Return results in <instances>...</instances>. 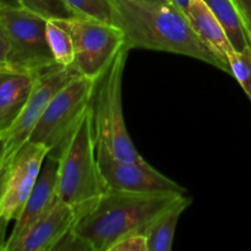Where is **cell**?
Returning <instances> with one entry per match:
<instances>
[{
	"label": "cell",
	"mask_w": 251,
	"mask_h": 251,
	"mask_svg": "<svg viewBox=\"0 0 251 251\" xmlns=\"http://www.w3.org/2000/svg\"><path fill=\"white\" fill-rule=\"evenodd\" d=\"M112 24L124 36V47L168 51L205 61L229 74L227 66L203 43L188 16L174 4L142 0H110Z\"/></svg>",
	"instance_id": "obj_1"
},
{
	"label": "cell",
	"mask_w": 251,
	"mask_h": 251,
	"mask_svg": "<svg viewBox=\"0 0 251 251\" xmlns=\"http://www.w3.org/2000/svg\"><path fill=\"white\" fill-rule=\"evenodd\" d=\"M186 195L176 193H135L107 189L78 211L70 232L90 251H109L132 233H145L158 216Z\"/></svg>",
	"instance_id": "obj_2"
},
{
	"label": "cell",
	"mask_w": 251,
	"mask_h": 251,
	"mask_svg": "<svg viewBox=\"0 0 251 251\" xmlns=\"http://www.w3.org/2000/svg\"><path fill=\"white\" fill-rule=\"evenodd\" d=\"M59 199L76 210L92 203L107 188L97 159V142L91 105L58 153Z\"/></svg>",
	"instance_id": "obj_3"
},
{
	"label": "cell",
	"mask_w": 251,
	"mask_h": 251,
	"mask_svg": "<svg viewBox=\"0 0 251 251\" xmlns=\"http://www.w3.org/2000/svg\"><path fill=\"white\" fill-rule=\"evenodd\" d=\"M126 48L118 53L107 70L97 78L91 100L96 142L107 147L118 159L144 161L127 132L123 112V75L127 60Z\"/></svg>",
	"instance_id": "obj_4"
},
{
	"label": "cell",
	"mask_w": 251,
	"mask_h": 251,
	"mask_svg": "<svg viewBox=\"0 0 251 251\" xmlns=\"http://www.w3.org/2000/svg\"><path fill=\"white\" fill-rule=\"evenodd\" d=\"M47 22L24 7L0 9V24L9 39L10 73L38 75L56 66L47 38Z\"/></svg>",
	"instance_id": "obj_5"
},
{
	"label": "cell",
	"mask_w": 251,
	"mask_h": 251,
	"mask_svg": "<svg viewBox=\"0 0 251 251\" xmlns=\"http://www.w3.org/2000/svg\"><path fill=\"white\" fill-rule=\"evenodd\" d=\"M96 80L77 75L54 95L28 141L56 154L91 105Z\"/></svg>",
	"instance_id": "obj_6"
},
{
	"label": "cell",
	"mask_w": 251,
	"mask_h": 251,
	"mask_svg": "<svg viewBox=\"0 0 251 251\" xmlns=\"http://www.w3.org/2000/svg\"><path fill=\"white\" fill-rule=\"evenodd\" d=\"M71 34L75 47L74 66L81 76L96 80L107 70L124 47L123 32L112 22L86 16L59 20Z\"/></svg>",
	"instance_id": "obj_7"
},
{
	"label": "cell",
	"mask_w": 251,
	"mask_h": 251,
	"mask_svg": "<svg viewBox=\"0 0 251 251\" xmlns=\"http://www.w3.org/2000/svg\"><path fill=\"white\" fill-rule=\"evenodd\" d=\"M77 75L80 74L75 66L63 68L59 65L37 75L33 90L26 104L10 126L1 132L5 140L4 162L11 161L16 152L28 141L54 95Z\"/></svg>",
	"instance_id": "obj_8"
},
{
	"label": "cell",
	"mask_w": 251,
	"mask_h": 251,
	"mask_svg": "<svg viewBox=\"0 0 251 251\" xmlns=\"http://www.w3.org/2000/svg\"><path fill=\"white\" fill-rule=\"evenodd\" d=\"M49 149L27 141L9 162L4 191L0 200V220L7 225L16 222L38 180Z\"/></svg>",
	"instance_id": "obj_9"
},
{
	"label": "cell",
	"mask_w": 251,
	"mask_h": 251,
	"mask_svg": "<svg viewBox=\"0 0 251 251\" xmlns=\"http://www.w3.org/2000/svg\"><path fill=\"white\" fill-rule=\"evenodd\" d=\"M97 159L107 189L186 195L185 188L154 169L145 159L140 162L120 161L100 144H97Z\"/></svg>",
	"instance_id": "obj_10"
},
{
	"label": "cell",
	"mask_w": 251,
	"mask_h": 251,
	"mask_svg": "<svg viewBox=\"0 0 251 251\" xmlns=\"http://www.w3.org/2000/svg\"><path fill=\"white\" fill-rule=\"evenodd\" d=\"M58 183V157L48 153L39 173L38 180L22 210L21 216L15 223L11 234L6 240L5 251H12L15 245L21 240L27 230L56 202Z\"/></svg>",
	"instance_id": "obj_11"
},
{
	"label": "cell",
	"mask_w": 251,
	"mask_h": 251,
	"mask_svg": "<svg viewBox=\"0 0 251 251\" xmlns=\"http://www.w3.org/2000/svg\"><path fill=\"white\" fill-rule=\"evenodd\" d=\"M76 210L60 199L27 230L12 251H51L68 234L76 220Z\"/></svg>",
	"instance_id": "obj_12"
},
{
	"label": "cell",
	"mask_w": 251,
	"mask_h": 251,
	"mask_svg": "<svg viewBox=\"0 0 251 251\" xmlns=\"http://www.w3.org/2000/svg\"><path fill=\"white\" fill-rule=\"evenodd\" d=\"M186 16L201 41L220 58L229 70V75H232L228 55L234 49L228 39L225 28L221 26L220 21L211 11L205 0H190Z\"/></svg>",
	"instance_id": "obj_13"
},
{
	"label": "cell",
	"mask_w": 251,
	"mask_h": 251,
	"mask_svg": "<svg viewBox=\"0 0 251 251\" xmlns=\"http://www.w3.org/2000/svg\"><path fill=\"white\" fill-rule=\"evenodd\" d=\"M37 75L22 73H4L0 77V129L10 126L26 104Z\"/></svg>",
	"instance_id": "obj_14"
},
{
	"label": "cell",
	"mask_w": 251,
	"mask_h": 251,
	"mask_svg": "<svg viewBox=\"0 0 251 251\" xmlns=\"http://www.w3.org/2000/svg\"><path fill=\"white\" fill-rule=\"evenodd\" d=\"M191 199L185 196L176 205L156 218L145 230L149 251H171L176 228L181 213L190 206Z\"/></svg>",
	"instance_id": "obj_15"
},
{
	"label": "cell",
	"mask_w": 251,
	"mask_h": 251,
	"mask_svg": "<svg viewBox=\"0 0 251 251\" xmlns=\"http://www.w3.org/2000/svg\"><path fill=\"white\" fill-rule=\"evenodd\" d=\"M221 26L225 28L233 49L237 51L244 50L250 46L242 19L233 0H205Z\"/></svg>",
	"instance_id": "obj_16"
},
{
	"label": "cell",
	"mask_w": 251,
	"mask_h": 251,
	"mask_svg": "<svg viewBox=\"0 0 251 251\" xmlns=\"http://www.w3.org/2000/svg\"><path fill=\"white\" fill-rule=\"evenodd\" d=\"M47 38L56 65L70 68L75 63V47L71 34L59 22H47Z\"/></svg>",
	"instance_id": "obj_17"
},
{
	"label": "cell",
	"mask_w": 251,
	"mask_h": 251,
	"mask_svg": "<svg viewBox=\"0 0 251 251\" xmlns=\"http://www.w3.org/2000/svg\"><path fill=\"white\" fill-rule=\"evenodd\" d=\"M21 7L50 21L78 16L64 0H19Z\"/></svg>",
	"instance_id": "obj_18"
},
{
	"label": "cell",
	"mask_w": 251,
	"mask_h": 251,
	"mask_svg": "<svg viewBox=\"0 0 251 251\" xmlns=\"http://www.w3.org/2000/svg\"><path fill=\"white\" fill-rule=\"evenodd\" d=\"M232 76L238 81L240 87L251 102V47L244 50H232L228 55Z\"/></svg>",
	"instance_id": "obj_19"
},
{
	"label": "cell",
	"mask_w": 251,
	"mask_h": 251,
	"mask_svg": "<svg viewBox=\"0 0 251 251\" xmlns=\"http://www.w3.org/2000/svg\"><path fill=\"white\" fill-rule=\"evenodd\" d=\"M78 16L112 22L110 0H64Z\"/></svg>",
	"instance_id": "obj_20"
},
{
	"label": "cell",
	"mask_w": 251,
	"mask_h": 251,
	"mask_svg": "<svg viewBox=\"0 0 251 251\" xmlns=\"http://www.w3.org/2000/svg\"><path fill=\"white\" fill-rule=\"evenodd\" d=\"M109 251H149V243L145 233H132L118 240Z\"/></svg>",
	"instance_id": "obj_21"
},
{
	"label": "cell",
	"mask_w": 251,
	"mask_h": 251,
	"mask_svg": "<svg viewBox=\"0 0 251 251\" xmlns=\"http://www.w3.org/2000/svg\"><path fill=\"white\" fill-rule=\"evenodd\" d=\"M251 46V0H233Z\"/></svg>",
	"instance_id": "obj_22"
},
{
	"label": "cell",
	"mask_w": 251,
	"mask_h": 251,
	"mask_svg": "<svg viewBox=\"0 0 251 251\" xmlns=\"http://www.w3.org/2000/svg\"><path fill=\"white\" fill-rule=\"evenodd\" d=\"M9 39H7L5 29L0 24V71H7V55H9Z\"/></svg>",
	"instance_id": "obj_23"
},
{
	"label": "cell",
	"mask_w": 251,
	"mask_h": 251,
	"mask_svg": "<svg viewBox=\"0 0 251 251\" xmlns=\"http://www.w3.org/2000/svg\"><path fill=\"white\" fill-rule=\"evenodd\" d=\"M7 169H9V162L2 161V163L0 164V200H1L2 191H4L5 180H6V176H7ZM1 223H5V222H2V221L0 220V225H1ZM5 225H6V223H5Z\"/></svg>",
	"instance_id": "obj_24"
},
{
	"label": "cell",
	"mask_w": 251,
	"mask_h": 251,
	"mask_svg": "<svg viewBox=\"0 0 251 251\" xmlns=\"http://www.w3.org/2000/svg\"><path fill=\"white\" fill-rule=\"evenodd\" d=\"M169 1H171L172 4L176 5V6H178L179 9L186 15V12H188V7H189V1H190V0H169Z\"/></svg>",
	"instance_id": "obj_25"
},
{
	"label": "cell",
	"mask_w": 251,
	"mask_h": 251,
	"mask_svg": "<svg viewBox=\"0 0 251 251\" xmlns=\"http://www.w3.org/2000/svg\"><path fill=\"white\" fill-rule=\"evenodd\" d=\"M4 7H21L19 0H0V9Z\"/></svg>",
	"instance_id": "obj_26"
},
{
	"label": "cell",
	"mask_w": 251,
	"mask_h": 251,
	"mask_svg": "<svg viewBox=\"0 0 251 251\" xmlns=\"http://www.w3.org/2000/svg\"><path fill=\"white\" fill-rule=\"evenodd\" d=\"M4 156H5V140L2 137L1 132H0V164L2 163L4 161Z\"/></svg>",
	"instance_id": "obj_27"
},
{
	"label": "cell",
	"mask_w": 251,
	"mask_h": 251,
	"mask_svg": "<svg viewBox=\"0 0 251 251\" xmlns=\"http://www.w3.org/2000/svg\"><path fill=\"white\" fill-rule=\"evenodd\" d=\"M146 2H152V4H169V0H142Z\"/></svg>",
	"instance_id": "obj_28"
},
{
	"label": "cell",
	"mask_w": 251,
	"mask_h": 251,
	"mask_svg": "<svg viewBox=\"0 0 251 251\" xmlns=\"http://www.w3.org/2000/svg\"><path fill=\"white\" fill-rule=\"evenodd\" d=\"M4 73H7V71H0V77H1V75H2V74H4Z\"/></svg>",
	"instance_id": "obj_29"
},
{
	"label": "cell",
	"mask_w": 251,
	"mask_h": 251,
	"mask_svg": "<svg viewBox=\"0 0 251 251\" xmlns=\"http://www.w3.org/2000/svg\"><path fill=\"white\" fill-rule=\"evenodd\" d=\"M0 132H1V129H0Z\"/></svg>",
	"instance_id": "obj_30"
}]
</instances>
